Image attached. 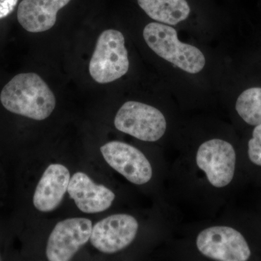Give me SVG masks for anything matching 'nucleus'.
Returning a JSON list of instances; mask_svg holds the SVG:
<instances>
[{
  "label": "nucleus",
  "instance_id": "obj_1",
  "mask_svg": "<svg viewBox=\"0 0 261 261\" xmlns=\"http://www.w3.org/2000/svg\"><path fill=\"white\" fill-rule=\"evenodd\" d=\"M0 100L15 114L42 121L50 116L56 99L46 82L34 73H20L5 86Z\"/></svg>",
  "mask_w": 261,
  "mask_h": 261
},
{
  "label": "nucleus",
  "instance_id": "obj_2",
  "mask_svg": "<svg viewBox=\"0 0 261 261\" xmlns=\"http://www.w3.org/2000/svg\"><path fill=\"white\" fill-rule=\"evenodd\" d=\"M143 37L149 47L158 56L180 69L195 74L203 69L205 58L196 47L180 42L176 29L163 23L146 25Z\"/></svg>",
  "mask_w": 261,
  "mask_h": 261
},
{
  "label": "nucleus",
  "instance_id": "obj_3",
  "mask_svg": "<svg viewBox=\"0 0 261 261\" xmlns=\"http://www.w3.org/2000/svg\"><path fill=\"white\" fill-rule=\"evenodd\" d=\"M129 68L125 39L119 31L101 33L89 62V73L96 82L108 84L126 74Z\"/></svg>",
  "mask_w": 261,
  "mask_h": 261
},
{
  "label": "nucleus",
  "instance_id": "obj_4",
  "mask_svg": "<svg viewBox=\"0 0 261 261\" xmlns=\"http://www.w3.org/2000/svg\"><path fill=\"white\" fill-rule=\"evenodd\" d=\"M120 132L145 142H155L164 135L166 120L157 108L136 101L125 102L114 120Z\"/></svg>",
  "mask_w": 261,
  "mask_h": 261
},
{
  "label": "nucleus",
  "instance_id": "obj_5",
  "mask_svg": "<svg viewBox=\"0 0 261 261\" xmlns=\"http://www.w3.org/2000/svg\"><path fill=\"white\" fill-rule=\"evenodd\" d=\"M199 251L216 260L245 261L250 258V247L241 233L228 226L205 228L197 238Z\"/></svg>",
  "mask_w": 261,
  "mask_h": 261
},
{
  "label": "nucleus",
  "instance_id": "obj_6",
  "mask_svg": "<svg viewBox=\"0 0 261 261\" xmlns=\"http://www.w3.org/2000/svg\"><path fill=\"white\" fill-rule=\"evenodd\" d=\"M196 162L213 186L221 188L232 181L236 153L226 141L215 139L202 143L197 150Z\"/></svg>",
  "mask_w": 261,
  "mask_h": 261
},
{
  "label": "nucleus",
  "instance_id": "obj_7",
  "mask_svg": "<svg viewBox=\"0 0 261 261\" xmlns=\"http://www.w3.org/2000/svg\"><path fill=\"white\" fill-rule=\"evenodd\" d=\"M92 230V221L84 218H73L58 223L48 239L46 250L48 260H71L89 241Z\"/></svg>",
  "mask_w": 261,
  "mask_h": 261
},
{
  "label": "nucleus",
  "instance_id": "obj_8",
  "mask_svg": "<svg viewBox=\"0 0 261 261\" xmlns=\"http://www.w3.org/2000/svg\"><path fill=\"white\" fill-rule=\"evenodd\" d=\"M138 228V222L133 216L113 215L94 225L89 240L99 251L115 253L126 248L134 241Z\"/></svg>",
  "mask_w": 261,
  "mask_h": 261
},
{
  "label": "nucleus",
  "instance_id": "obj_9",
  "mask_svg": "<svg viewBox=\"0 0 261 261\" xmlns=\"http://www.w3.org/2000/svg\"><path fill=\"white\" fill-rule=\"evenodd\" d=\"M101 152L111 167L135 185L147 183L152 169L145 154L133 146L113 141L101 147Z\"/></svg>",
  "mask_w": 261,
  "mask_h": 261
},
{
  "label": "nucleus",
  "instance_id": "obj_10",
  "mask_svg": "<svg viewBox=\"0 0 261 261\" xmlns=\"http://www.w3.org/2000/svg\"><path fill=\"white\" fill-rule=\"evenodd\" d=\"M68 192L78 208L86 214L108 210L116 197L111 190L104 185H96L83 172L75 173L70 177Z\"/></svg>",
  "mask_w": 261,
  "mask_h": 261
},
{
  "label": "nucleus",
  "instance_id": "obj_11",
  "mask_svg": "<svg viewBox=\"0 0 261 261\" xmlns=\"http://www.w3.org/2000/svg\"><path fill=\"white\" fill-rule=\"evenodd\" d=\"M70 175L68 168L61 164L48 166L39 180L34 197V207L41 212L56 210L68 191Z\"/></svg>",
  "mask_w": 261,
  "mask_h": 261
},
{
  "label": "nucleus",
  "instance_id": "obj_12",
  "mask_svg": "<svg viewBox=\"0 0 261 261\" xmlns=\"http://www.w3.org/2000/svg\"><path fill=\"white\" fill-rule=\"evenodd\" d=\"M70 0H23L19 5L17 18L27 32L49 30L56 23L57 14Z\"/></svg>",
  "mask_w": 261,
  "mask_h": 261
},
{
  "label": "nucleus",
  "instance_id": "obj_13",
  "mask_svg": "<svg viewBox=\"0 0 261 261\" xmlns=\"http://www.w3.org/2000/svg\"><path fill=\"white\" fill-rule=\"evenodd\" d=\"M140 8L151 18L167 25H176L190 13L186 0H137Z\"/></svg>",
  "mask_w": 261,
  "mask_h": 261
},
{
  "label": "nucleus",
  "instance_id": "obj_14",
  "mask_svg": "<svg viewBox=\"0 0 261 261\" xmlns=\"http://www.w3.org/2000/svg\"><path fill=\"white\" fill-rule=\"evenodd\" d=\"M236 110L248 124H261V88L253 87L244 91L238 98Z\"/></svg>",
  "mask_w": 261,
  "mask_h": 261
},
{
  "label": "nucleus",
  "instance_id": "obj_15",
  "mask_svg": "<svg viewBox=\"0 0 261 261\" xmlns=\"http://www.w3.org/2000/svg\"><path fill=\"white\" fill-rule=\"evenodd\" d=\"M248 155L254 164L261 166V124L255 126L252 138L249 141Z\"/></svg>",
  "mask_w": 261,
  "mask_h": 261
},
{
  "label": "nucleus",
  "instance_id": "obj_16",
  "mask_svg": "<svg viewBox=\"0 0 261 261\" xmlns=\"http://www.w3.org/2000/svg\"><path fill=\"white\" fill-rule=\"evenodd\" d=\"M18 0H0V19L6 18L13 13Z\"/></svg>",
  "mask_w": 261,
  "mask_h": 261
},
{
  "label": "nucleus",
  "instance_id": "obj_17",
  "mask_svg": "<svg viewBox=\"0 0 261 261\" xmlns=\"http://www.w3.org/2000/svg\"><path fill=\"white\" fill-rule=\"evenodd\" d=\"M0 260H1V259H0Z\"/></svg>",
  "mask_w": 261,
  "mask_h": 261
}]
</instances>
